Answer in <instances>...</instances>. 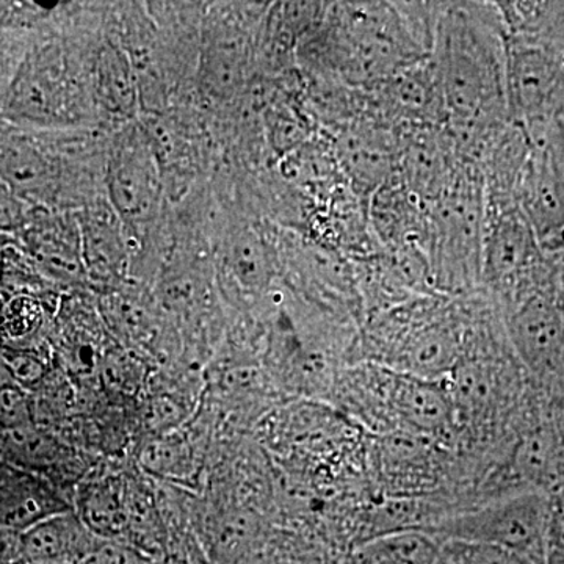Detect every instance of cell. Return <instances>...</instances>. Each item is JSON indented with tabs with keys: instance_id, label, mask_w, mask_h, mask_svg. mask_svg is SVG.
I'll return each mask as SVG.
<instances>
[{
	"instance_id": "cell-1",
	"label": "cell",
	"mask_w": 564,
	"mask_h": 564,
	"mask_svg": "<svg viewBox=\"0 0 564 564\" xmlns=\"http://www.w3.org/2000/svg\"><path fill=\"white\" fill-rule=\"evenodd\" d=\"M447 129L475 144L510 120L507 29L497 2H441L430 52Z\"/></svg>"
},
{
	"instance_id": "cell-2",
	"label": "cell",
	"mask_w": 564,
	"mask_h": 564,
	"mask_svg": "<svg viewBox=\"0 0 564 564\" xmlns=\"http://www.w3.org/2000/svg\"><path fill=\"white\" fill-rule=\"evenodd\" d=\"M469 318V293H421L362 322L351 364L444 381L462 359Z\"/></svg>"
},
{
	"instance_id": "cell-3",
	"label": "cell",
	"mask_w": 564,
	"mask_h": 564,
	"mask_svg": "<svg viewBox=\"0 0 564 564\" xmlns=\"http://www.w3.org/2000/svg\"><path fill=\"white\" fill-rule=\"evenodd\" d=\"M93 85L62 40L39 36L22 58L6 95L0 121L40 132H68L95 120Z\"/></svg>"
},
{
	"instance_id": "cell-4",
	"label": "cell",
	"mask_w": 564,
	"mask_h": 564,
	"mask_svg": "<svg viewBox=\"0 0 564 564\" xmlns=\"http://www.w3.org/2000/svg\"><path fill=\"white\" fill-rule=\"evenodd\" d=\"M426 209V262L433 291L445 295L481 291L486 202L478 166L463 163Z\"/></svg>"
},
{
	"instance_id": "cell-5",
	"label": "cell",
	"mask_w": 564,
	"mask_h": 564,
	"mask_svg": "<svg viewBox=\"0 0 564 564\" xmlns=\"http://www.w3.org/2000/svg\"><path fill=\"white\" fill-rule=\"evenodd\" d=\"M549 494L521 492L458 511L426 534L440 541L491 545L545 564Z\"/></svg>"
},
{
	"instance_id": "cell-6",
	"label": "cell",
	"mask_w": 564,
	"mask_h": 564,
	"mask_svg": "<svg viewBox=\"0 0 564 564\" xmlns=\"http://www.w3.org/2000/svg\"><path fill=\"white\" fill-rule=\"evenodd\" d=\"M560 276L552 284L497 306L516 356L532 378L533 384L540 389L549 388L564 377Z\"/></svg>"
},
{
	"instance_id": "cell-7",
	"label": "cell",
	"mask_w": 564,
	"mask_h": 564,
	"mask_svg": "<svg viewBox=\"0 0 564 564\" xmlns=\"http://www.w3.org/2000/svg\"><path fill=\"white\" fill-rule=\"evenodd\" d=\"M68 170L61 132L29 131L0 121V180L25 203L63 210Z\"/></svg>"
},
{
	"instance_id": "cell-8",
	"label": "cell",
	"mask_w": 564,
	"mask_h": 564,
	"mask_svg": "<svg viewBox=\"0 0 564 564\" xmlns=\"http://www.w3.org/2000/svg\"><path fill=\"white\" fill-rule=\"evenodd\" d=\"M510 120L530 126L554 120L564 106V54L543 41L507 35Z\"/></svg>"
},
{
	"instance_id": "cell-9",
	"label": "cell",
	"mask_w": 564,
	"mask_h": 564,
	"mask_svg": "<svg viewBox=\"0 0 564 564\" xmlns=\"http://www.w3.org/2000/svg\"><path fill=\"white\" fill-rule=\"evenodd\" d=\"M110 206L124 225H144L161 204L158 151L140 124L126 126L115 139L106 172Z\"/></svg>"
},
{
	"instance_id": "cell-10",
	"label": "cell",
	"mask_w": 564,
	"mask_h": 564,
	"mask_svg": "<svg viewBox=\"0 0 564 564\" xmlns=\"http://www.w3.org/2000/svg\"><path fill=\"white\" fill-rule=\"evenodd\" d=\"M14 239L55 285H76L88 280L76 215L33 207Z\"/></svg>"
},
{
	"instance_id": "cell-11",
	"label": "cell",
	"mask_w": 564,
	"mask_h": 564,
	"mask_svg": "<svg viewBox=\"0 0 564 564\" xmlns=\"http://www.w3.org/2000/svg\"><path fill=\"white\" fill-rule=\"evenodd\" d=\"M76 220L88 280L107 284L121 280L128 269V240L124 223L110 203L91 204L76 215Z\"/></svg>"
},
{
	"instance_id": "cell-12",
	"label": "cell",
	"mask_w": 564,
	"mask_h": 564,
	"mask_svg": "<svg viewBox=\"0 0 564 564\" xmlns=\"http://www.w3.org/2000/svg\"><path fill=\"white\" fill-rule=\"evenodd\" d=\"M98 540L76 511L68 510L18 534V554L24 564H73L90 558Z\"/></svg>"
},
{
	"instance_id": "cell-13",
	"label": "cell",
	"mask_w": 564,
	"mask_h": 564,
	"mask_svg": "<svg viewBox=\"0 0 564 564\" xmlns=\"http://www.w3.org/2000/svg\"><path fill=\"white\" fill-rule=\"evenodd\" d=\"M77 516L95 536H124L131 524V491L120 475L101 474L82 485Z\"/></svg>"
},
{
	"instance_id": "cell-14",
	"label": "cell",
	"mask_w": 564,
	"mask_h": 564,
	"mask_svg": "<svg viewBox=\"0 0 564 564\" xmlns=\"http://www.w3.org/2000/svg\"><path fill=\"white\" fill-rule=\"evenodd\" d=\"M263 525L254 508H228L210 518L206 547L214 564H245L262 544Z\"/></svg>"
},
{
	"instance_id": "cell-15",
	"label": "cell",
	"mask_w": 564,
	"mask_h": 564,
	"mask_svg": "<svg viewBox=\"0 0 564 564\" xmlns=\"http://www.w3.org/2000/svg\"><path fill=\"white\" fill-rule=\"evenodd\" d=\"M226 265L243 299L259 302L274 291L276 263L258 232L243 229L234 237L226 254Z\"/></svg>"
},
{
	"instance_id": "cell-16",
	"label": "cell",
	"mask_w": 564,
	"mask_h": 564,
	"mask_svg": "<svg viewBox=\"0 0 564 564\" xmlns=\"http://www.w3.org/2000/svg\"><path fill=\"white\" fill-rule=\"evenodd\" d=\"M93 91L99 109L118 118H132L135 115L137 76L124 52L107 44L99 52L93 76Z\"/></svg>"
},
{
	"instance_id": "cell-17",
	"label": "cell",
	"mask_w": 564,
	"mask_h": 564,
	"mask_svg": "<svg viewBox=\"0 0 564 564\" xmlns=\"http://www.w3.org/2000/svg\"><path fill=\"white\" fill-rule=\"evenodd\" d=\"M248 65L250 43L242 33L217 36L204 51V84L215 96H231L247 80Z\"/></svg>"
},
{
	"instance_id": "cell-18",
	"label": "cell",
	"mask_w": 564,
	"mask_h": 564,
	"mask_svg": "<svg viewBox=\"0 0 564 564\" xmlns=\"http://www.w3.org/2000/svg\"><path fill=\"white\" fill-rule=\"evenodd\" d=\"M139 462L148 474L170 481H188L195 477L198 463L195 451L184 433L151 434L141 447Z\"/></svg>"
},
{
	"instance_id": "cell-19",
	"label": "cell",
	"mask_w": 564,
	"mask_h": 564,
	"mask_svg": "<svg viewBox=\"0 0 564 564\" xmlns=\"http://www.w3.org/2000/svg\"><path fill=\"white\" fill-rule=\"evenodd\" d=\"M356 551L380 564H440L441 541L423 532L395 533Z\"/></svg>"
},
{
	"instance_id": "cell-20",
	"label": "cell",
	"mask_w": 564,
	"mask_h": 564,
	"mask_svg": "<svg viewBox=\"0 0 564 564\" xmlns=\"http://www.w3.org/2000/svg\"><path fill=\"white\" fill-rule=\"evenodd\" d=\"M111 325L133 343L147 345L161 337V321L137 293L113 292L106 302Z\"/></svg>"
},
{
	"instance_id": "cell-21",
	"label": "cell",
	"mask_w": 564,
	"mask_h": 564,
	"mask_svg": "<svg viewBox=\"0 0 564 564\" xmlns=\"http://www.w3.org/2000/svg\"><path fill=\"white\" fill-rule=\"evenodd\" d=\"M0 358L9 367L14 383L28 389L46 381L50 356L40 345L31 347H0Z\"/></svg>"
},
{
	"instance_id": "cell-22",
	"label": "cell",
	"mask_w": 564,
	"mask_h": 564,
	"mask_svg": "<svg viewBox=\"0 0 564 564\" xmlns=\"http://www.w3.org/2000/svg\"><path fill=\"white\" fill-rule=\"evenodd\" d=\"M440 564H532L491 545L441 541Z\"/></svg>"
},
{
	"instance_id": "cell-23",
	"label": "cell",
	"mask_w": 564,
	"mask_h": 564,
	"mask_svg": "<svg viewBox=\"0 0 564 564\" xmlns=\"http://www.w3.org/2000/svg\"><path fill=\"white\" fill-rule=\"evenodd\" d=\"M36 39L33 31L0 25V99Z\"/></svg>"
},
{
	"instance_id": "cell-24",
	"label": "cell",
	"mask_w": 564,
	"mask_h": 564,
	"mask_svg": "<svg viewBox=\"0 0 564 564\" xmlns=\"http://www.w3.org/2000/svg\"><path fill=\"white\" fill-rule=\"evenodd\" d=\"M35 404L28 389L13 383L0 391V433L35 425Z\"/></svg>"
},
{
	"instance_id": "cell-25",
	"label": "cell",
	"mask_w": 564,
	"mask_h": 564,
	"mask_svg": "<svg viewBox=\"0 0 564 564\" xmlns=\"http://www.w3.org/2000/svg\"><path fill=\"white\" fill-rule=\"evenodd\" d=\"M267 121H269L270 140H272L273 148L280 152H288L292 148L299 147L310 131L302 115L295 113L289 107L274 109Z\"/></svg>"
},
{
	"instance_id": "cell-26",
	"label": "cell",
	"mask_w": 564,
	"mask_h": 564,
	"mask_svg": "<svg viewBox=\"0 0 564 564\" xmlns=\"http://www.w3.org/2000/svg\"><path fill=\"white\" fill-rule=\"evenodd\" d=\"M545 564H564V485L549 492Z\"/></svg>"
},
{
	"instance_id": "cell-27",
	"label": "cell",
	"mask_w": 564,
	"mask_h": 564,
	"mask_svg": "<svg viewBox=\"0 0 564 564\" xmlns=\"http://www.w3.org/2000/svg\"><path fill=\"white\" fill-rule=\"evenodd\" d=\"M18 543V534L0 529V564H6L13 544Z\"/></svg>"
},
{
	"instance_id": "cell-28",
	"label": "cell",
	"mask_w": 564,
	"mask_h": 564,
	"mask_svg": "<svg viewBox=\"0 0 564 564\" xmlns=\"http://www.w3.org/2000/svg\"><path fill=\"white\" fill-rule=\"evenodd\" d=\"M543 248L549 254L555 256L560 261H564V229L554 239L544 242Z\"/></svg>"
},
{
	"instance_id": "cell-29",
	"label": "cell",
	"mask_w": 564,
	"mask_h": 564,
	"mask_svg": "<svg viewBox=\"0 0 564 564\" xmlns=\"http://www.w3.org/2000/svg\"><path fill=\"white\" fill-rule=\"evenodd\" d=\"M558 303L560 310H562L564 321V261H562V276H560Z\"/></svg>"
},
{
	"instance_id": "cell-30",
	"label": "cell",
	"mask_w": 564,
	"mask_h": 564,
	"mask_svg": "<svg viewBox=\"0 0 564 564\" xmlns=\"http://www.w3.org/2000/svg\"><path fill=\"white\" fill-rule=\"evenodd\" d=\"M0 315H2V299H0Z\"/></svg>"
},
{
	"instance_id": "cell-31",
	"label": "cell",
	"mask_w": 564,
	"mask_h": 564,
	"mask_svg": "<svg viewBox=\"0 0 564 564\" xmlns=\"http://www.w3.org/2000/svg\"><path fill=\"white\" fill-rule=\"evenodd\" d=\"M169 564H177V563H169Z\"/></svg>"
}]
</instances>
